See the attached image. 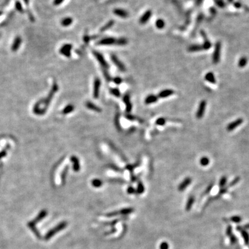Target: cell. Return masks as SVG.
Instances as JSON below:
<instances>
[{
  "label": "cell",
  "instance_id": "obj_2",
  "mask_svg": "<svg viewBox=\"0 0 249 249\" xmlns=\"http://www.w3.org/2000/svg\"><path fill=\"white\" fill-rule=\"evenodd\" d=\"M221 43L220 42H218L216 43L212 58L213 62L214 63H217L219 62L220 54H221Z\"/></svg>",
  "mask_w": 249,
  "mask_h": 249
},
{
  "label": "cell",
  "instance_id": "obj_46",
  "mask_svg": "<svg viewBox=\"0 0 249 249\" xmlns=\"http://www.w3.org/2000/svg\"><path fill=\"white\" fill-rule=\"evenodd\" d=\"M226 235L228 236H231L232 234V227L231 226H228L226 229Z\"/></svg>",
  "mask_w": 249,
  "mask_h": 249
},
{
  "label": "cell",
  "instance_id": "obj_47",
  "mask_svg": "<svg viewBox=\"0 0 249 249\" xmlns=\"http://www.w3.org/2000/svg\"><path fill=\"white\" fill-rule=\"evenodd\" d=\"M227 190H228V187H223V188H220V190L219 191V194H218V195L219 196L222 195V194H225L227 191Z\"/></svg>",
  "mask_w": 249,
  "mask_h": 249
},
{
  "label": "cell",
  "instance_id": "obj_39",
  "mask_svg": "<svg viewBox=\"0 0 249 249\" xmlns=\"http://www.w3.org/2000/svg\"><path fill=\"white\" fill-rule=\"evenodd\" d=\"M68 166H66V167H65V168H64V170H63V171L62 172V173H61V180H62V182L63 183H64V181H65V178H66V174H67V172H68Z\"/></svg>",
  "mask_w": 249,
  "mask_h": 249
},
{
  "label": "cell",
  "instance_id": "obj_22",
  "mask_svg": "<svg viewBox=\"0 0 249 249\" xmlns=\"http://www.w3.org/2000/svg\"><path fill=\"white\" fill-rule=\"evenodd\" d=\"M72 23H73L72 18L69 17L64 18L62 20V21H61V24H62V25L63 26V27H68V26H69L72 24Z\"/></svg>",
  "mask_w": 249,
  "mask_h": 249
},
{
  "label": "cell",
  "instance_id": "obj_44",
  "mask_svg": "<svg viewBox=\"0 0 249 249\" xmlns=\"http://www.w3.org/2000/svg\"><path fill=\"white\" fill-rule=\"evenodd\" d=\"M113 81L115 83V84L117 85H119L122 83V80L121 77H116L113 79Z\"/></svg>",
  "mask_w": 249,
  "mask_h": 249
},
{
  "label": "cell",
  "instance_id": "obj_35",
  "mask_svg": "<svg viewBox=\"0 0 249 249\" xmlns=\"http://www.w3.org/2000/svg\"><path fill=\"white\" fill-rule=\"evenodd\" d=\"M110 92L111 94L113 95L114 96L117 97V98H119L121 96V92L119 89L115 88H111L110 89Z\"/></svg>",
  "mask_w": 249,
  "mask_h": 249
},
{
  "label": "cell",
  "instance_id": "obj_31",
  "mask_svg": "<svg viewBox=\"0 0 249 249\" xmlns=\"http://www.w3.org/2000/svg\"><path fill=\"white\" fill-rule=\"evenodd\" d=\"M227 177H226V176L222 177L221 178H220V179L219 183V185L220 188H223V187H224L225 186H226V185H227Z\"/></svg>",
  "mask_w": 249,
  "mask_h": 249
},
{
  "label": "cell",
  "instance_id": "obj_19",
  "mask_svg": "<svg viewBox=\"0 0 249 249\" xmlns=\"http://www.w3.org/2000/svg\"><path fill=\"white\" fill-rule=\"evenodd\" d=\"M201 34H202V37H204V44L202 45L203 50L209 49L211 47L212 44H211L209 41V40L207 38V36H206V34H205L204 32H201Z\"/></svg>",
  "mask_w": 249,
  "mask_h": 249
},
{
  "label": "cell",
  "instance_id": "obj_14",
  "mask_svg": "<svg viewBox=\"0 0 249 249\" xmlns=\"http://www.w3.org/2000/svg\"><path fill=\"white\" fill-rule=\"evenodd\" d=\"M22 42V40L20 36H17L14 40L12 46V50L13 51H16L19 49L20 44Z\"/></svg>",
  "mask_w": 249,
  "mask_h": 249
},
{
  "label": "cell",
  "instance_id": "obj_38",
  "mask_svg": "<svg viewBox=\"0 0 249 249\" xmlns=\"http://www.w3.org/2000/svg\"><path fill=\"white\" fill-rule=\"evenodd\" d=\"M166 122V120L164 118L160 117L156 121V124L159 126H163L164 125Z\"/></svg>",
  "mask_w": 249,
  "mask_h": 249
},
{
  "label": "cell",
  "instance_id": "obj_26",
  "mask_svg": "<svg viewBox=\"0 0 249 249\" xmlns=\"http://www.w3.org/2000/svg\"><path fill=\"white\" fill-rule=\"evenodd\" d=\"M210 163V160L207 156H203V157L201 158L200 160V164L203 166V167H205V166H207Z\"/></svg>",
  "mask_w": 249,
  "mask_h": 249
},
{
  "label": "cell",
  "instance_id": "obj_12",
  "mask_svg": "<svg viewBox=\"0 0 249 249\" xmlns=\"http://www.w3.org/2000/svg\"><path fill=\"white\" fill-rule=\"evenodd\" d=\"M174 93V91L172 89H164L163 91H160L159 94H158V98H166L167 97L170 96Z\"/></svg>",
  "mask_w": 249,
  "mask_h": 249
},
{
  "label": "cell",
  "instance_id": "obj_5",
  "mask_svg": "<svg viewBox=\"0 0 249 249\" xmlns=\"http://www.w3.org/2000/svg\"><path fill=\"white\" fill-rule=\"evenodd\" d=\"M72 49V45L70 44H65L61 47L60 50V53L62 55L66 57H70L71 56V50Z\"/></svg>",
  "mask_w": 249,
  "mask_h": 249
},
{
  "label": "cell",
  "instance_id": "obj_3",
  "mask_svg": "<svg viewBox=\"0 0 249 249\" xmlns=\"http://www.w3.org/2000/svg\"><path fill=\"white\" fill-rule=\"evenodd\" d=\"M206 106H207V102H206V100H201L200 104H199L197 111L196 112V118L197 119H201L204 117L205 112Z\"/></svg>",
  "mask_w": 249,
  "mask_h": 249
},
{
  "label": "cell",
  "instance_id": "obj_49",
  "mask_svg": "<svg viewBox=\"0 0 249 249\" xmlns=\"http://www.w3.org/2000/svg\"><path fill=\"white\" fill-rule=\"evenodd\" d=\"M64 0H54V4L55 5H59L61 3H62Z\"/></svg>",
  "mask_w": 249,
  "mask_h": 249
},
{
  "label": "cell",
  "instance_id": "obj_4",
  "mask_svg": "<svg viewBox=\"0 0 249 249\" xmlns=\"http://www.w3.org/2000/svg\"><path fill=\"white\" fill-rule=\"evenodd\" d=\"M243 122V119L242 118H239L238 119H235L234 121L231 122V123L227 126V130L228 132L233 131L234 129H235L236 127H238L239 126L242 125V124Z\"/></svg>",
  "mask_w": 249,
  "mask_h": 249
},
{
  "label": "cell",
  "instance_id": "obj_18",
  "mask_svg": "<svg viewBox=\"0 0 249 249\" xmlns=\"http://www.w3.org/2000/svg\"><path fill=\"white\" fill-rule=\"evenodd\" d=\"M194 201H195V197L193 196H190L187 199L185 209L187 211H189L191 209L192 206L194 204Z\"/></svg>",
  "mask_w": 249,
  "mask_h": 249
},
{
  "label": "cell",
  "instance_id": "obj_9",
  "mask_svg": "<svg viewBox=\"0 0 249 249\" xmlns=\"http://www.w3.org/2000/svg\"><path fill=\"white\" fill-rule=\"evenodd\" d=\"M116 41H117V39L114 38L113 37H108V38H103L102 39H101L98 42V44L99 45H112L116 43Z\"/></svg>",
  "mask_w": 249,
  "mask_h": 249
},
{
  "label": "cell",
  "instance_id": "obj_33",
  "mask_svg": "<svg viewBox=\"0 0 249 249\" xmlns=\"http://www.w3.org/2000/svg\"><path fill=\"white\" fill-rule=\"evenodd\" d=\"M127 43V40L126 38H121L117 39L115 44L118 45V46H125Z\"/></svg>",
  "mask_w": 249,
  "mask_h": 249
},
{
  "label": "cell",
  "instance_id": "obj_15",
  "mask_svg": "<svg viewBox=\"0 0 249 249\" xmlns=\"http://www.w3.org/2000/svg\"><path fill=\"white\" fill-rule=\"evenodd\" d=\"M114 15L122 18H126L128 16V13L122 9H115L113 11Z\"/></svg>",
  "mask_w": 249,
  "mask_h": 249
},
{
  "label": "cell",
  "instance_id": "obj_20",
  "mask_svg": "<svg viewBox=\"0 0 249 249\" xmlns=\"http://www.w3.org/2000/svg\"><path fill=\"white\" fill-rule=\"evenodd\" d=\"M242 236L244 240V242H245L246 245H249V234L248 232L246 231V230L243 228L240 231Z\"/></svg>",
  "mask_w": 249,
  "mask_h": 249
},
{
  "label": "cell",
  "instance_id": "obj_17",
  "mask_svg": "<svg viewBox=\"0 0 249 249\" xmlns=\"http://www.w3.org/2000/svg\"><path fill=\"white\" fill-rule=\"evenodd\" d=\"M158 100V96L155 95H149L145 99V103L146 104H150L156 103Z\"/></svg>",
  "mask_w": 249,
  "mask_h": 249
},
{
  "label": "cell",
  "instance_id": "obj_11",
  "mask_svg": "<svg viewBox=\"0 0 249 249\" xmlns=\"http://www.w3.org/2000/svg\"><path fill=\"white\" fill-rule=\"evenodd\" d=\"M151 16H152L151 11L148 10L146 11L142 15L140 19V23L141 24H145L147 23V21H148L150 19Z\"/></svg>",
  "mask_w": 249,
  "mask_h": 249
},
{
  "label": "cell",
  "instance_id": "obj_13",
  "mask_svg": "<svg viewBox=\"0 0 249 249\" xmlns=\"http://www.w3.org/2000/svg\"><path fill=\"white\" fill-rule=\"evenodd\" d=\"M123 101L126 104V110L127 113H130L132 110V104L130 103V96L128 94H126L124 95V98H123Z\"/></svg>",
  "mask_w": 249,
  "mask_h": 249
},
{
  "label": "cell",
  "instance_id": "obj_10",
  "mask_svg": "<svg viewBox=\"0 0 249 249\" xmlns=\"http://www.w3.org/2000/svg\"><path fill=\"white\" fill-rule=\"evenodd\" d=\"M70 160L73 164V169L75 172L79 171L80 169V164L79 159L76 156H72Z\"/></svg>",
  "mask_w": 249,
  "mask_h": 249
},
{
  "label": "cell",
  "instance_id": "obj_7",
  "mask_svg": "<svg viewBox=\"0 0 249 249\" xmlns=\"http://www.w3.org/2000/svg\"><path fill=\"white\" fill-rule=\"evenodd\" d=\"M101 85L100 80L99 78H96L94 82V92L93 95L95 99H98L99 95V90Z\"/></svg>",
  "mask_w": 249,
  "mask_h": 249
},
{
  "label": "cell",
  "instance_id": "obj_54",
  "mask_svg": "<svg viewBox=\"0 0 249 249\" xmlns=\"http://www.w3.org/2000/svg\"><path fill=\"white\" fill-rule=\"evenodd\" d=\"M1 15H2V12H0V16H1Z\"/></svg>",
  "mask_w": 249,
  "mask_h": 249
},
{
  "label": "cell",
  "instance_id": "obj_42",
  "mask_svg": "<svg viewBox=\"0 0 249 249\" xmlns=\"http://www.w3.org/2000/svg\"><path fill=\"white\" fill-rule=\"evenodd\" d=\"M107 69H103V75H104V77H105V79L107 80V81H110L111 80V76H110V75H109V73L107 72V71L106 70Z\"/></svg>",
  "mask_w": 249,
  "mask_h": 249
},
{
  "label": "cell",
  "instance_id": "obj_37",
  "mask_svg": "<svg viewBox=\"0 0 249 249\" xmlns=\"http://www.w3.org/2000/svg\"><path fill=\"white\" fill-rule=\"evenodd\" d=\"M240 180H241V178L239 177H236L235 178L232 180V181L230 182V183L228 184V186L229 187H233L235 185H236L237 183H238V182L240 181Z\"/></svg>",
  "mask_w": 249,
  "mask_h": 249
},
{
  "label": "cell",
  "instance_id": "obj_43",
  "mask_svg": "<svg viewBox=\"0 0 249 249\" xmlns=\"http://www.w3.org/2000/svg\"><path fill=\"white\" fill-rule=\"evenodd\" d=\"M229 237L230 242H231V243L232 244V245L237 242V240H238V239H237V238H236V237L234 235L232 234L231 235L229 236Z\"/></svg>",
  "mask_w": 249,
  "mask_h": 249
},
{
  "label": "cell",
  "instance_id": "obj_1",
  "mask_svg": "<svg viewBox=\"0 0 249 249\" xmlns=\"http://www.w3.org/2000/svg\"><path fill=\"white\" fill-rule=\"evenodd\" d=\"M92 53H93L94 56L97 60V61H98V62L100 63V65L103 67V69H107L109 68L108 63L106 61L105 58H104V57L102 54L97 51H94Z\"/></svg>",
  "mask_w": 249,
  "mask_h": 249
},
{
  "label": "cell",
  "instance_id": "obj_25",
  "mask_svg": "<svg viewBox=\"0 0 249 249\" xmlns=\"http://www.w3.org/2000/svg\"><path fill=\"white\" fill-rule=\"evenodd\" d=\"M74 109H75V107L73 106L72 104H68V105L66 106L63 109L62 113L63 114H67L72 112Z\"/></svg>",
  "mask_w": 249,
  "mask_h": 249
},
{
  "label": "cell",
  "instance_id": "obj_52",
  "mask_svg": "<svg viewBox=\"0 0 249 249\" xmlns=\"http://www.w3.org/2000/svg\"><path fill=\"white\" fill-rule=\"evenodd\" d=\"M243 228L245 229H249V223L245 225L243 227Z\"/></svg>",
  "mask_w": 249,
  "mask_h": 249
},
{
  "label": "cell",
  "instance_id": "obj_50",
  "mask_svg": "<svg viewBox=\"0 0 249 249\" xmlns=\"http://www.w3.org/2000/svg\"><path fill=\"white\" fill-rule=\"evenodd\" d=\"M83 39H84V41L85 43H89V42L90 41V37L89 36H88V35H86V36H84V38H83Z\"/></svg>",
  "mask_w": 249,
  "mask_h": 249
},
{
  "label": "cell",
  "instance_id": "obj_6",
  "mask_svg": "<svg viewBox=\"0 0 249 249\" xmlns=\"http://www.w3.org/2000/svg\"><path fill=\"white\" fill-rule=\"evenodd\" d=\"M111 59L113 63L117 66L120 71L121 72H125L126 70V68L124 64L115 55H112L111 56Z\"/></svg>",
  "mask_w": 249,
  "mask_h": 249
},
{
  "label": "cell",
  "instance_id": "obj_34",
  "mask_svg": "<svg viewBox=\"0 0 249 249\" xmlns=\"http://www.w3.org/2000/svg\"><path fill=\"white\" fill-rule=\"evenodd\" d=\"M46 215H47V212H46V211H45V210L42 211V212L39 214L38 216L36 218V219H35L34 220V221L33 222H34V223H36L40 221V220H41L43 219V218L45 217V216H46Z\"/></svg>",
  "mask_w": 249,
  "mask_h": 249
},
{
  "label": "cell",
  "instance_id": "obj_28",
  "mask_svg": "<svg viewBox=\"0 0 249 249\" xmlns=\"http://www.w3.org/2000/svg\"><path fill=\"white\" fill-rule=\"evenodd\" d=\"M92 185L95 187H100L103 185V182L99 179H94L91 182Z\"/></svg>",
  "mask_w": 249,
  "mask_h": 249
},
{
  "label": "cell",
  "instance_id": "obj_29",
  "mask_svg": "<svg viewBox=\"0 0 249 249\" xmlns=\"http://www.w3.org/2000/svg\"><path fill=\"white\" fill-rule=\"evenodd\" d=\"M144 191H145V187H144V185L141 181H140L138 183V185H137L136 193L139 194H141L144 193Z\"/></svg>",
  "mask_w": 249,
  "mask_h": 249
},
{
  "label": "cell",
  "instance_id": "obj_23",
  "mask_svg": "<svg viewBox=\"0 0 249 249\" xmlns=\"http://www.w3.org/2000/svg\"><path fill=\"white\" fill-rule=\"evenodd\" d=\"M114 23L115 22L114 20H110L105 25H104L103 27L101 28L100 31L102 32H104L105 31L108 30V29H110V28H111L113 27L114 24Z\"/></svg>",
  "mask_w": 249,
  "mask_h": 249
},
{
  "label": "cell",
  "instance_id": "obj_8",
  "mask_svg": "<svg viewBox=\"0 0 249 249\" xmlns=\"http://www.w3.org/2000/svg\"><path fill=\"white\" fill-rule=\"evenodd\" d=\"M192 182V179L190 177H186L185 178L183 181L179 185L178 187V189L179 191H183L190 185L191 184Z\"/></svg>",
  "mask_w": 249,
  "mask_h": 249
},
{
  "label": "cell",
  "instance_id": "obj_36",
  "mask_svg": "<svg viewBox=\"0 0 249 249\" xmlns=\"http://www.w3.org/2000/svg\"><path fill=\"white\" fill-rule=\"evenodd\" d=\"M242 220V219L239 216H233L230 218V221L235 223H239L241 222Z\"/></svg>",
  "mask_w": 249,
  "mask_h": 249
},
{
  "label": "cell",
  "instance_id": "obj_21",
  "mask_svg": "<svg viewBox=\"0 0 249 249\" xmlns=\"http://www.w3.org/2000/svg\"><path fill=\"white\" fill-rule=\"evenodd\" d=\"M205 79L207 81L212 83V84H215L216 83L215 77L212 72H209L207 73V75L205 76Z\"/></svg>",
  "mask_w": 249,
  "mask_h": 249
},
{
  "label": "cell",
  "instance_id": "obj_45",
  "mask_svg": "<svg viewBox=\"0 0 249 249\" xmlns=\"http://www.w3.org/2000/svg\"><path fill=\"white\" fill-rule=\"evenodd\" d=\"M169 248V245L168 243L166 242H163L160 245V249H168Z\"/></svg>",
  "mask_w": 249,
  "mask_h": 249
},
{
  "label": "cell",
  "instance_id": "obj_41",
  "mask_svg": "<svg viewBox=\"0 0 249 249\" xmlns=\"http://www.w3.org/2000/svg\"><path fill=\"white\" fill-rule=\"evenodd\" d=\"M213 185H213V183H211L209 185L208 187L205 189V190L204 191V194H208V193H209L210 191L212 190V189L213 187Z\"/></svg>",
  "mask_w": 249,
  "mask_h": 249
},
{
  "label": "cell",
  "instance_id": "obj_51",
  "mask_svg": "<svg viewBox=\"0 0 249 249\" xmlns=\"http://www.w3.org/2000/svg\"><path fill=\"white\" fill-rule=\"evenodd\" d=\"M126 117L127 119L131 120V121H134L135 120V117L132 115H126Z\"/></svg>",
  "mask_w": 249,
  "mask_h": 249
},
{
  "label": "cell",
  "instance_id": "obj_27",
  "mask_svg": "<svg viewBox=\"0 0 249 249\" xmlns=\"http://www.w3.org/2000/svg\"><path fill=\"white\" fill-rule=\"evenodd\" d=\"M247 59L245 57H242L239 59L238 61V66L240 68H244L246 65H247Z\"/></svg>",
  "mask_w": 249,
  "mask_h": 249
},
{
  "label": "cell",
  "instance_id": "obj_30",
  "mask_svg": "<svg viewBox=\"0 0 249 249\" xmlns=\"http://www.w3.org/2000/svg\"><path fill=\"white\" fill-rule=\"evenodd\" d=\"M155 25L158 29H163L165 26V23L164 20L159 19L156 21Z\"/></svg>",
  "mask_w": 249,
  "mask_h": 249
},
{
  "label": "cell",
  "instance_id": "obj_16",
  "mask_svg": "<svg viewBox=\"0 0 249 249\" xmlns=\"http://www.w3.org/2000/svg\"><path fill=\"white\" fill-rule=\"evenodd\" d=\"M85 106H86L88 108H89V110L96 111L97 113H100L102 111V110L100 107H99L97 106L96 104H95L94 103H92L89 101L87 102L86 104H85Z\"/></svg>",
  "mask_w": 249,
  "mask_h": 249
},
{
  "label": "cell",
  "instance_id": "obj_24",
  "mask_svg": "<svg viewBox=\"0 0 249 249\" xmlns=\"http://www.w3.org/2000/svg\"><path fill=\"white\" fill-rule=\"evenodd\" d=\"M203 50L202 45H198V44H194L190 46L189 48V51L190 52H196L199 51Z\"/></svg>",
  "mask_w": 249,
  "mask_h": 249
},
{
  "label": "cell",
  "instance_id": "obj_32",
  "mask_svg": "<svg viewBox=\"0 0 249 249\" xmlns=\"http://www.w3.org/2000/svg\"><path fill=\"white\" fill-rule=\"evenodd\" d=\"M28 226H29L30 228L31 229L33 232H34L35 234L36 235V236H38V237H39L40 236V234L39 233V232L38 231V230L36 229V227H35V223L33 222H30L29 223H28Z\"/></svg>",
  "mask_w": 249,
  "mask_h": 249
},
{
  "label": "cell",
  "instance_id": "obj_53",
  "mask_svg": "<svg viewBox=\"0 0 249 249\" xmlns=\"http://www.w3.org/2000/svg\"><path fill=\"white\" fill-rule=\"evenodd\" d=\"M23 1L25 2V4H26L27 5L29 3V0H23Z\"/></svg>",
  "mask_w": 249,
  "mask_h": 249
},
{
  "label": "cell",
  "instance_id": "obj_40",
  "mask_svg": "<svg viewBox=\"0 0 249 249\" xmlns=\"http://www.w3.org/2000/svg\"><path fill=\"white\" fill-rule=\"evenodd\" d=\"M15 6H16V8L17 10L19 11V12H20V13H23L24 11H23V7H22V5H21V4L20 3V1H16V4H15Z\"/></svg>",
  "mask_w": 249,
  "mask_h": 249
},
{
  "label": "cell",
  "instance_id": "obj_48",
  "mask_svg": "<svg viewBox=\"0 0 249 249\" xmlns=\"http://www.w3.org/2000/svg\"><path fill=\"white\" fill-rule=\"evenodd\" d=\"M127 191L128 193L130 194H134L135 193H136V190H135L134 187H132V186H129V187H128L127 190Z\"/></svg>",
  "mask_w": 249,
  "mask_h": 249
}]
</instances>
